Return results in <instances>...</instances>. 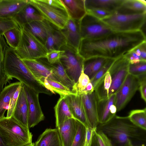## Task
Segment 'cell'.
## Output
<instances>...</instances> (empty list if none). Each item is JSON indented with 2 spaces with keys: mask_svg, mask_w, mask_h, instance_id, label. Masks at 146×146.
<instances>
[{
  "mask_svg": "<svg viewBox=\"0 0 146 146\" xmlns=\"http://www.w3.org/2000/svg\"><path fill=\"white\" fill-rule=\"evenodd\" d=\"M145 41V35L141 30L113 31L96 39H82L78 51L84 60L96 56L116 59Z\"/></svg>",
  "mask_w": 146,
  "mask_h": 146,
  "instance_id": "obj_1",
  "label": "cell"
},
{
  "mask_svg": "<svg viewBox=\"0 0 146 146\" xmlns=\"http://www.w3.org/2000/svg\"><path fill=\"white\" fill-rule=\"evenodd\" d=\"M96 130L104 133L113 146H124L129 141L133 146L146 145V130L134 125L127 116L116 115L108 122L99 123Z\"/></svg>",
  "mask_w": 146,
  "mask_h": 146,
  "instance_id": "obj_2",
  "label": "cell"
},
{
  "mask_svg": "<svg viewBox=\"0 0 146 146\" xmlns=\"http://www.w3.org/2000/svg\"><path fill=\"white\" fill-rule=\"evenodd\" d=\"M3 66L5 73L10 80L13 78H15L39 94L49 95L53 94L36 78L17 54L15 49L8 46L4 54Z\"/></svg>",
  "mask_w": 146,
  "mask_h": 146,
  "instance_id": "obj_3",
  "label": "cell"
},
{
  "mask_svg": "<svg viewBox=\"0 0 146 146\" xmlns=\"http://www.w3.org/2000/svg\"><path fill=\"white\" fill-rule=\"evenodd\" d=\"M0 136L8 146H24L32 143L29 129L13 117L4 116L0 119Z\"/></svg>",
  "mask_w": 146,
  "mask_h": 146,
  "instance_id": "obj_4",
  "label": "cell"
},
{
  "mask_svg": "<svg viewBox=\"0 0 146 146\" xmlns=\"http://www.w3.org/2000/svg\"><path fill=\"white\" fill-rule=\"evenodd\" d=\"M29 3L44 19L60 30L64 28L70 18L61 0H29Z\"/></svg>",
  "mask_w": 146,
  "mask_h": 146,
  "instance_id": "obj_5",
  "label": "cell"
},
{
  "mask_svg": "<svg viewBox=\"0 0 146 146\" xmlns=\"http://www.w3.org/2000/svg\"><path fill=\"white\" fill-rule=\"evenodd\" d=\"M21 29L20 42L15 49L17 54L21 59L46 58L48 51L45 45L28 29L23 27Z\"/></svg>",
  "mask_w": 146,
  "mask_h": 146,
  "instance_id": "obj_6",
  "label": "cell"
},
{
  "mask_svg": "<svg viewBox=\"0 0 146 146\" xmlns=\"http://www.w3.org/2000/svg\"><path fill=\"white\" fill-rule=\"evenodd\" d=\"M146 13L124 14L115 12L102 20L114 32H128L141 30L145 25Z\"/></svg>",
  "mask_w": 146,
  "mask_h": 146,
  "instance_id": "obj_7",
  "label": "cell"
},
{
  "mask_svg": "<svg viewBox=\"0 0 146 146\" xmlns=\"http://www.w3.org/2000/svg\"><path fill=\"white\" fill-rule=\"evenodd\" d=\"M60 49L64 52L60 61L68 75L75 83L83 71L84 59L78 51L67 44L63 46Z\"/></svg>",
  "mask_w": 146,
  "mask_h": 146,
  "instance_id": "obj_8",
  "label": "cell"
},
{
  "mask_svg": "<svg viewBox=\"0 0 146 146\" xmlns=\"http://www.w3.org/2000/svg\"><path fill=\"white\" fill-rule=\"evenodd\" d=\"M79 25L82 39H96L113 31L102 20L88 13L80 21Z\"/></svg>",
  "mask_w": 146,
  "mask_h": 146,
  "instance_id": "obj_9",
  "label": "cell"
},
{
  "mask_svg": "<svg viewBox=\"0 0 146 146\" xmlns=\"http://www.w3.org/2000/svg\"><path fill=\"white\" fill-rule=\"evenodd\" d=\"M139 78L128 74L124 82L115 93L117 111L124 108L139 90Z\"/></svg>",
  "mask_w": 146,
  "mask_h": 146,
  "instance_id": "obj_10",
  "label": "cell"
},
{
  "mask_svg": "<svg viewBox=\"0 0 146 146\" xmlns=\"http://www.w3.org/2000/svg\"><path fill=\"white\" fill-rule=\"evenodd\" d=\"M129 62L124 56L115 59L108 71L111 76V83L108 97L115 94L124 82L129 74Z\"/></svg>",
  "mask_w": 146,
  "mask_h": 146,
  "instance_id": "obj_11",
  "label": "cell"
},
{
  "mask_svg": "<svg viewBox=\"0 0 146 146\" xmlns=\"http://www.w3.org/2000/svg\"><path fill=\"white\" fill-rule=\"evenodd\" d=\"M28 103L29 109L28 126L33 127L44 120V116L39 101V93L23 84Z\"/></svg>",
  "mask_w": 146,
  "mask_h": 146,
  "instance_id": "obj_12",
  "label": "cell"
},
{
  "mask_svg": "<svg viewBox=\"0 0 146 146\" xmlns=\"http://www.w3.org/2000/svg\"><path fill=\"white\" fill-rule=\"evenodd\" d=\"M42 22L47 32V38L44 45L48 52L60 50L66 44L65 37L62 31L44 19Z\"/></svg>",
  "mask_w": 146,
  "mask_h": 146,
  "instance_id": "obj_13",
  "label": "cell"
},
{
  "mask_svg": "<svg viewBox=\"0 0 146 146\" xmlns=\"http://www.w3.org/2000/svg\"><path fill=\"white\" fill-rule=\"evenodd\" d=\"M115 94L98 101L97 114L99 123L103 124L111 119L117 112L115 104Z\"/></svg>",
  "mask_w": 146,
  "mask_h": 146,
  "instance_id": "obj_14",
  "label": "cell"
},
{
  "mask_svg": "<svg viewBox=\"0 0 146 146\" xmlns=\"http://www.w3.org/2000/svg\"><path fill=\"white\" fill-rule=\"evenodd\" d=\"M84 107L89 127L96 129L99 124L97 114L98 100L94 91L82 95Z\"/></svg>",
  "mask_w": 146,
  "mask_h": 146,
  "instance_id": "obj_15",
  "label": "cell"
},
{
  "mask_svg": "<svg viewBox=\"0 0 146 146\" xmlns=\"http://www.w3.org/2000/svg\"><path fill=\"white\" fill-rule=\"evenodd\" d=\"M79 21L70 18L64 28L61 30L65 37L66 44L77 51L82 39Z\"/></svg>",
  "mask_w": 146,
  "mask_h": 146,
  "instance_id": "obj_16",
  "label": "cell"
},
{
  "mask_svg": "<svg viewBox=\"0 0 146 146\" xmlns=\"http://www.w3.org/2000/svg\"><path fill=\"white\" fill-rule=\"evenodd\" d=\"M65 97L74 118L83 124L86 127H89L83 105L82 95L71 94L66 96Z\"/></svg>",
  "mask_w": 146,
  "mask_h": 146,
  "instance_id": "obj_17",
  "label": "cell"
},
{
  "mask_svg": "<svg viewBox=\"0 0 146 146\" xmlns=\"http://www.w3.org/2000/svg\"><path fill=\"white\" fill-rule=\"evenodd\" d=\"M12 117L23 125L29 128L28 106L23 84Z\"/></svg>",
  "mask_w": 146,
  "mask_h": 146,
  "instance_id": "obj_18",
  "label": "cell"
},
{
  "mask_svg": "<svg viewBox=\"0 0 146 146\" xmlns=\"http://www.w3.org/2000/svg\"><path fill=\"white\" fill-rule=\"evenodd\" d=\"M21 59L38 81L42 78H46L59 82L52 71L38 59Z\"/></svg>",
  "mask_w": 146,
  "mask_h": 146,
  "instance_id": "obj_19",
  "label": "cell"
},
{
  "mask_svg": "<svg viewBox=\"0 0 146 146\" xmlns=\"http://www.w3.org/2000/svg\"><path fill=\"white\" fill-rule=\"evenodd\" d=\"M29 3V0H0V18H13Z\"/></svg>",
  "mask_w": 146,
  "mask_h": 146,
  "instance_id": "obj_20",
  "label": "cell"
},
{
  "mask_svg": "<svg viewBox=\"0 0 146 146\" xmlns=\"http://www.w3.org/2000/svg\"><path fill=\"white\" fill-rule=\"evenodd\" d=\"M13 19L20 27L33 21H41L44 19L39 11L29 3L17 13Z\"/></svg>",
  "mask_w": 146,
  "mask_h": 146,
  "instance_id": "obj_21",
  "label": "cell"
},
{
  "mask_svg": "<svg viewBox=\"0 0 146 146\" xmlns=\"http://www.w3.org/2000/svg\"><path fill=\"white\" fill-rule=\"evenodd\" d=\"M77 120L70 118L64 121L58 129L63 146H71L77 130Z\"/></svg>",
  "mask_w": 146,
  "mask_h": 146,
  "instance_id": "obj_22",
  "label": "cell"
},
{
  "mask_svg": "<svg viewBox=\"0 0 146 146\" xmlns=\"http://www.w3.org/2000/svg\"><path fill=\"white\" fill-rule=\"evenodd\" d=\"M35 146H63L58 129H46L39 136Z\"/></svg>",
  "mask_w": 146,
  "mask_h": 146,
  "instance_id": "obj_23",
  "label": "cell"
},
{
  "mask_svg": "<svg viewBox=\"0 0 146 146\" xmlns=\"http://www.w3.org/2000/svg\"><path fill=\"white\" fill-rule=\"evenodd\" d=\"M54 110L56 128L59 127L67 119L74 118L71 111L65 96H60V98L54 107Z\"/></svg>",
  "mask_w": 146,
  "mask_h": 146,
  "instance_id": "obj_24",
  "label": "cell"
},
{
  "mask_svg": "<svg viewBox=\"0 0 146 146\" xmlns=\"http://www.w3.org/2000/svg\"><path fill=\"white\" fill-rule=\"evenodd\" d=\"M38 60L52 71L60 83L71 90L74 83L68 75L60 61L56 63L52 64L49 63L45 59V58Z\"/></svg>",
  "mask_w": 146,
  "mask_h": 146,
  "instance_id": "obj_25",
  "label": "cell"
},
{
  "mask_svg": "<svg viewBox=\"0 0 146 146\" xmlns=\"http://www.w3.org/2000/svg\"><path fill=\"white\" fill-rule=\"evenodd\" d=\"M116 12L129 15L146 13V2L143 0H123Z\"/></svg>",
  "mask_w": 146,
  "mask_h": 146,
  "instance_id": "obj_26",
  "label": "cell"
},
{
  "mask_svg": "<svg viewBox=\"0 0 146 146\" xmlns=\"http://www.w3.org/2000/svg\"><path fill=\"white\" fill-rule=\"evenodd\" d=\"M70 18L80 21L86 14L84 0H62Z\"/></svg>",
  "mask_w": 146,
  "mask_h": 146,
  "instance_id": "obj_27",
  "label": "cell"
},
{
  "mask_svg": "<svg viewBox=\"0 0 146 146\" xmlns=\"http://www.w3.org/2000/svg\"><path fill=\"white\" fill-rule=\"evenodd\" d=\"M109 59L96 56L84 60L83 72L91 79Z\"/></svg>",
  "mask_w": 146,
  "mask_h": 146,
  "instance_id": "obj_28",
  "label": "cell"
},
{
  "mask_svg": "<svg viewBox=\"0 0 146 146\" xmlns=\"http://www.w3.org/2000/svg\"><path fill=\"white\" fill-rule=\"evenodd\" d=\"M123 0H84L86 9H102L112 13L116 12Z\"/></svg>",
  "mask_w": 146,
  "mask_h": 146,
  "instance_id": "obj_29",
  "label": "cell"
},
{
  "mask_svg": "<svg viewBox=\"0 0 146 146\" xmlns=\"http://www.w3.org/2000/svg\"><path fill=\"white\" fill-rule=\"evenodd\" d=\"M22 83L17 82L5 86L0 94V119L4 117L8 110L10 99L19 86Z\"/></svg>",
  "mask_w": 146,
  "mask_h": 146,
  "instance_id": "obj_30",
  "label": "cell"
},
{
  "mask_svg": "<svg viewBox=\"0 0 146 146\" xmlns=\"http://www.w3.org/2000/svg\"><path fill=\"white\" fill-rule=\"evenodd\" d=\"M111 83V76L108 71L94 88V91L98 101L108 98V94Z\"/></svg>",
  "mask_w": 146,
  "mask_h": 146,
  "instance_id": "obj_31",
  "label": "cell"
},
{
  "mask_svg": "<svg viewBox=\"0 0 146 146\" xmlns=\"http://www.w3.org/2000/svg\"><path fill=\"white\" fill-rule=\"evenodd\" d=\"M146 41L141 43L124 56L129 61V64L146 61Z\"/></svg>",
  "mask_w": 146,
  "mask_h": 146,
  "instance_id": "obj_32",
  "label": "cell"
},
{
  "mask_svg": "<svg viewBox=\"0 0 146 146\" xmlns=\"http://www.w3.org/2000/svg\"><path fill=\"white\" fill-rule=\"evenodd\" d=\"M28 29L44 44L47 38L46 29L42 21H33L21 26Z\"/></svg>",
  "mask_w": 146,
  "mask_h": 146,
  "instance_id": "obj_33",
  "label": "cell"
},
{
  "mask_svg": "<svg viewBox=\"0 0 146 146\" xmlns=\"http://www.w3.org/2000/svg\"><path fill=\"white\" fill-rule=\"evenodd\" d=\"M8 46L5 38L2 35L0 37V94L3 89L4 86L10 79L5 71L3 61L5 49Z\"/></svg>",
  "mask_w": 146,
  "mask_h": 146,
  "instance_id": "obj_34",
  "label": "cell"
},
{
  "mask_svg": "<svg viewBox=\"0 0 146 146\" xmlns=\"http://www.w3.org/2000/svg\"><path fill=\"white\" fill-rule=\"evenodd\" d=\"M129 120L134 125L146 130V108L130 111L127 116Z\"/></svg>",
  "mask_w": 146,
  "mask_h": 146,
  "instance_id": "obj_35",
  "label": "cell"
},
{
  "mask_svg": "<svg viewBox=\"0 0 146 146\" xmlns=\"http://www.w3.org/2000/svg\"><path fill=\"white\" fill-rule=\"evenodd\" d=\"M3 35L7 45L15 49L20 42L21 36V27L11 29L4 33Z\"/></svg>",
  "mask_w": 146,
  "mask_h": 146,
  "instance_id": "obj_36",
  "label": "cell"
},
{
  "mask_svg": "<svg viewBox=\"0 0 146 146\" xmlns=\"http://www.w3.org/2000/svg\"><path fill=\"white\" fill-rule=\"evenodd\" d=\"M90 82L88 76L83 71L77 81L73 86L71 91L76 95H81L84 94L85 90Z\"/></svg>",
  "mask_w": 146,
  "mask_h": 146,
  "instance_id": "obj_37",
  "label": "cell"
},
{
  "mask_svg": "<svg viewBox=\"0 0 146 146\" xmlns=\"http://www.w3.org/2000/svg\"><path fill=\"white\" fill-rule=\"evenodd\" d=\"M46 79L50 86V92L53 94L56 92L60 96L75 94L69 88L60 83L47 78Z\"/></svg>",
  "mask_w": 146,
  "mask_h": 146,
  "instance_id": "obj_38",
  "label": "cell"
},
{
  "mask_svg": "<svg viewBox=\"0 0 146 146\" xmlns=\"http://www.w3.org/2000/svg\"><path fill=\"white\" fill-rule=\"evenodd\" d=\"M77 128L76 133L71 146H84L86 135V127L77 120Z\"/></svg>",
  "mask_w": 146,
  "mask_h": 146,
  "instance_id": "obj_39",
  "label": "cell"
},
{
  "mask_svg": "<svg viewBox=\"0 0 146 146\" xmlns=\"http://www.w3.org/2000/svg\"><path fill=\"white\" fill-rule=\"evenodd\" d=\"M129 74L138 77L146 74V61H141L135 64L129 63L128 69Z\"/></svg>",
  "mask_w": 146,
  "mask_h": 146,
  "instance_id": "obj_40",
  "label": "cell"
},
{
  "mask_svg": "<svg viewBox=\"0 0 146 146\" xmlns=\"http://www.w3.org/2000/svg\"><path fill=\"white\" fill-rule=\"evenodd\" d=\"M115 59H109L94 77L90 80L94 89L98 82L109 70Z\"/></svg>",
  "mask_w": 146,
  "mask_h": 146,
  "instance_id": "obj_41",
  "label": "cell"
},
{
  "mask_svg": "<svg viewBox=\"0 0 146 146\" xmlns=\"http://www.w3.org/2000/svg\"><path fill=\"white\" fill-rule=\"evenodd\" d=\"M20 27L13 18H0V36L12 28Z\"/></svg>",
  "mask_w": 146,
  "mask_h": 146,
  "instance_id": "obj_42",
  "label": "cell"
},
{
  "mask_svg": "<svg viewBox=\"0 0 146 146\" xmlns=\"http://www.w3.org/2000/svg\"><path fill=\"white\" fill-rule=\"evenodd\" d=\"M23 84L19 86L10 99L6 117L7 118L13 116Z\"/></svg>",
  "mask_w": 146,
  "mask_h": 146,
  "instance_id": "obj_43",
  "label": "cell"
},
{
  "mask_svg": "<svg viewBox=\"0 0 146 146\" xmlns=\"http://www.w3.org/2000/svg\"><path fill=\"white\" fill-rule=\"evenodd\" d=\"M86 13L92 15L100 20L109 17L113 13L106 10L99 8H93L86 9Z\"/></svg>",
  "mask_w": 146,
  "mask_h": 146,
  "instance_id": "obj_44",
  "label": "cell"
},
{
  "mask_svg": "<svg viewBox=\"0 0 146 146\" xmlns=\"http://www.w3.org/2000/svg\"><path fill=\"white\" fill-rule=\"evenodd\" d=\"M64 52L62 50H54L48 52L46 54V59L50 64H54L60 61L62 54Z\"/></svg>",
  "mask_w": 146,
  "mask_h": 146,
  "instance_id": "obj_45",
  "label": "cell"
},
{
  "mask_svg": "<svg viewBox=\"0 0 146 146\" xmlns=\"http://www.w3.org/2000/svg\"><path fill=\"white\" fill-rule=\"evenodd\" d=\"M95 134L99 146H113L109 139L103 132L96 130Z\"/></svg>",
  "mask_w": 146,
  "mask_h": 146,
  "instance_id": "obj_46",
  "label": "cell"
},
{
  "mask_svg": "<svg viewBox=\"0 0 146 146\" xmlns=\"http://www.w3.org/2000/svg\"><path fill=\"white\" fill-rule=\"evenodd\" d=\"M140 80L139 90L141 97L146 102V74L137 77Z\"/></svg>",
  "mask_w": 146,
  "mask_h": 146,
  "instance_id": "obj_47",
  "label": "cell"
},
{
  "mask_svg": "<svg viewBox=\"0 0 146 146\" xmlns=\"http://www.w3.org/2000/svg\"><path fill=\"white\" fill-rule=\"evenodd\" d=\"M96 130V129H93L90 127H86V138L84 146H90L93 136L94 131Z\"/></svg>",
  "mask_w": 146,
  "mask_h": 146,
  "instance_id": "obj_48",
  "label": "cell"
},
{
  "mask_svg": "<svg viewBox=\"0 0 146 146\" xmlns=\"http://www.w3.org/2000/svg\"><path fill=\"white\" fill-rule=\"evenodd\" d=\"M94 91V87L91 83L90 82L87 85L85 90L84 94H90L93 92Z\"/></svg>",
  "mask_w": 146,
  "mask_h": 146,
  "instance_id": "obj_49",
  "label": "cell"
},
{
  "mask_svg": "<svg viewBox=\"0 0 146 146\" xmlns=\"http://www.w3.org/2000/svg\"><path fill=\"white\" fill-rule=\"evenodd\" d=\"M96 131H94L90 146H99L95 134Z\"/></svg>",
  "mask_w": 146,
  "mask_h": 146,
  "instance_id": "obj_50",
  "label": "cell"
},
{
  "mask_svg": "<svg viewBox=\"0 0 146 146\" xmlns=\"http://www.w3.org/2000/svg\"><path fill=\"white\" fill-rule=\"evenodd\" d=\"M0 146H8L0 136Z\"/></svg>",
  "mask_w": 146,
  "mask_h": 146,
  "instance_id": "obj_51",
  "label": "cell"
},
{
  "mask_svg": "<svg viewBox=\"0 0 146 146\" xmlns=\"http://www.w3.org/2000/svg\"><path fill=\"white\" fill-rule=\"evenodd\" d=\"M124 146H133L130 141H129Z\"/></svg>",
  "mask_w": 146,
  "mask_h": 146,
  "instance_id": "obj_52",
  "label": "cell"
},
{
  "mask_svg": "<svg viewBox=\"0 0 146 146\" xmlns=\"http://www.w3.org/2000/svg\"><path fill=\"white\" fill-rule=\"evenodd\" d=\"M24 146H35V143H32Z\"/></svg>",
  "mask_w": 146,
  "mask_h": 146,
  "instance_id": "obj_53",
  "label": "cell"
},
{
  "mask_svg": "<svg viewBox=\"0 0 146 146\" xmlns=\"http://www.w3.org/2000/svg\"><path fill=\"white\" fill-rule=\"evenodd\" d=\"M140 146H146V145L143 144V145H140Z\"/></svg>",
  "mask_w": 146,
  "mask_h": 146,
  "instance_id": "obj_54",
  "label": "cell"
},
{
  "mask_svg": "<svg viewBox=\"0 0 146 146\" xmlns=\"http://www.w3.org/2000/svg\"><path fill=\"white\" fill-rule=\"evenodd\" d=\"M1 36H0V37Z\"/></svg>",
  "mask_w": 146,
  "mask_h": 146,
  "instance_id": "obj_55",
  "label": "cell"
}]
</instances>
